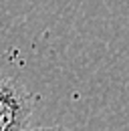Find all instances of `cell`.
<instances>
[{
  "label": "cell",
  "mask_w": 129,
  "mask_h": 131,
  "mask_svg": "<svg viewBox=\"0 0 129 131\" xmlns=\"http://www.w3.org/2000/svg\"><path fill=\"white\" fill-rule=\"evenodd\" d=\"M34 97L26 87L0 77V131H22L30 123Z\"/></svg>",
  "instance_id": "obj_1"
},
{
  "label": "cell",
  "mask_w": 129,
  "mask_h": 131,
  "mask_svg": "<svg viewBox=\"0 0 129 131\" xmlns=\"http://www.w3.org/2000/svg\"><path fill=\"white\" fill-rule=\"evenodd\" d=\"M22 131H71L67 127H61V125H50V127H34V129H22Z\"/></svg>",
  "instance_id": "obj_2"
}]
</instances>
